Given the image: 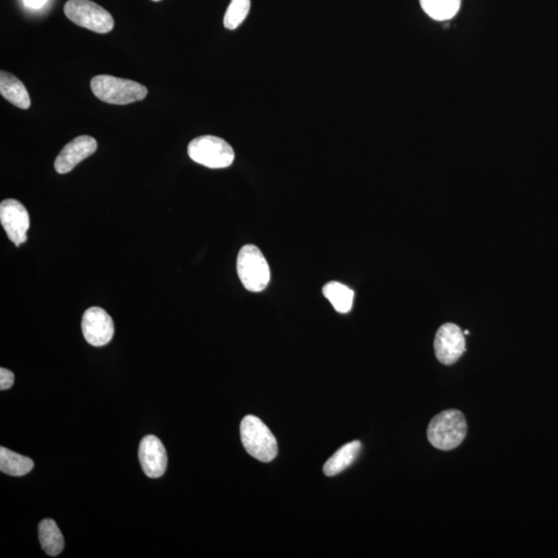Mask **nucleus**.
I'll return each mask as SVG.
<instances>
[{
	"instance_id": "nucleus-1",
	"label": "nucleus",
	"mask_w": 558,
	"mask_h": 558,
	"mask_svg": "<svg viewBox=\"0 0 558 558\" xmlns=\"http://www.w3.org/2000/svg\"><path fill=\"white\" fill-rule=\"evenodd\" d=\"M468 425L465 416L458 410H448L434 417L427 430L430 443L439 450L450 451L466 439Z\"/></svg>"
},
{
	"instance_id": "nucleus-2",
	"label": "nucleus",
	"mask_w": 558,
	"mask_h": 558,
	"mask_svg": "<svg viewBox=\"0 0 558 558\" xmlns=\"http://www.w3.org/2000/svg\"><path fill=\"white\" fill-rule=\"evenodd\" d=\"M91 90L99 99L112 105H128L147 97L144 85L132 80L100 75L91 79Z\"/></svg>"
},
{
	"instance_id": "nucleus-3",
	"label": "nucleus",
	"mask_w": 558,
	"mask_h": 558,
	"mask_svg": "<svg viewBox=\"0 0 558 558\" xmlns=\"http://www.w3.org/2000/svg\"><path fill=\"white\" fill-rule=\"evenodd\" d=\"M241 434L245 450L253 459L270 462L277 458L279 453L277 439L262 420L255 416H246L241 425Z\"/></svg>"
},
{
	"instance_id": "nucleus-4",
	"label": "nucleus",
	"mask_w": 558,
	"mask_h": 558,
	"mask_svg": "<svg viewBox=\"0 0 558 558\" xmlns=\"http://www.w3.org/2000/svg\"><path fill=\"white\" fill-rule=\"evenodd\" d=\"M237 272L243 287L252 293L264 291L270 281V265L256 245H244L239 251Z\"/></svg>"
},
{
	"instance_id": "nucleus-5",
	"label": "nucleus",
	"mask_w": 558,
	"mask_h": 558,
	"mask_svg": "<svg viewBox=\"0 0 558 558\" xmlns=\"http://www.w3.org/2000/svg\"><path fill=\"white\" fill-rule=\"evenodd\" d=\"M194 163L210 169H224L233 164L235 152L231 145L215 136L195 137L187 147Z\"/></svg>"
},
{
	"instance_id": "nucleus-6",
	"label": "nucleus",
	"mask_w": 558,
	"mask_h": 558,
	"mask_svg": "<svg viewBox=\"0 0 558 558\" xmlns=\"http://www.w3.org/2000/svg\"><path fill=\"white\" fill-rule=\"evenodd\" d=\"M64 14L72 24L94 33H108L114 28L111 14L90 0H69Z\"/></svg>"
},
{
	"instance_id": "nucleus-7",
	"label": "nucleus",
	"mask_w": 558,
	"mask_h": 558,
	"mask_svg": "<svg viewBox=\"0 0 558 558\" xmlns=\"http://www.w3.org/2000/svg\"><path fill=\"white\" fill-rule=\"evenodd\" d=\"M0 222L7 237L16 246L27 241L31 219L26 208L17 200L7 199L0 204Z\"/></svg>"
},
{
	"instance_id": "nucleus-8",
	"label": "nucleus",
	"mask_w": 558,
	"mask_h": 558,
	"mask_svg": "<svg viewBox=\"0 0 558 558\" xmlns=\"http://www.w3.org/2000/svg\"><path fill=\"white\" fill-rule=\"evenodd\" d=\"M434 351L440 364H454L466 352L465 333L452 323L441 326L434 339Z\"/></svg>"
},
{
	"instance_id": "nucleus-9",
	"label": "nucleus",
	"mask_w": 558,
	"mask_h": 558,
	"mask_svg": "<svg viewBox=\"0 0 558 558\" xmlns=\"http://www.w3.org/2000/svg\"><path fill=\"white\" fill-rule=\"evenodd\" d=\"M81 327L86 342L93 346H104L114 336L112 317L100 307H90L85 311Z\"/></svg>"
},
{
	"instance_id": "nucleus-10",
	"label": "nucleus",
	"mask_w": 558,
	"mask_h": 558,
	"mask_svg": "<svg viewBox=\"0 0 558 558\" xmlns=\"http://www.w3.org/2000/svg\"><path fill=\"white\" fill-rule=\"evenodd\" d=\"M98 149V142L90 136H79L65 145L55 159L54 168L57 173L67 174L85 158L92 156Z\"/></svg>"
},
{
	"instance_id": "nucleus-11",
	"label": "nucleus",
	"mask_w": 558,
	"mask_h": 558,
	"mask_svg": "<svg viewBox=\"0 0 558 558\" xmlns=\"http://www.w3.org/2000/svg\"><path fill=\"white\" fill-rule=\"evenodd\" d=\"M139 460L145 475L152 479L162 477L168 466V455L162 441L155 436L145 437L139 447Z\"/></svg>"
},
{
	"instance_id": "nucleus-12",
	"label": "nucleus",
	"mask_w": 558,
	"mask_h": 558,
	"mask_svg": "<svg viewBox=\"0 0 558 558\" xmlns=\"http://www.w3.org/2000/svg\"><path fill=\"white\" fill-rule=\"evenodd\" d=\"M0 93L14 106L24 109V110L31 108L32 100L24 84L18 78L5 71L0 72Z\"/></svg>"
},
{
	"instance_id": "nucleus-13",
	"label": "nucleus",
	"mask_w": 558,
	"mask_h": 558,
	"mask_svg": "<svg viewBox=\"0 0 558 558\" xmlns=\"http://www.w3.org/2000/svg\"><path fill=\"white\" fill-rule=\"evenodd\" d=\"M362 445L359 440H354L339 449L332 458L325 463L324 474L328 477L336 476L356 460L361 451Z\"/></svg>"
},
{
	"instance_id": "nucleus-14",
	"label": "nucleus",
	"mask_w": 558,
	"mask_h": 558,
	"mask_svg": "<svg viewBox=\"0 0 558 558\" xmlns=\"http://www.w3.org/2000/svg\"><path fill=\"white\" fill-rule=\"evenodd\" d=\"M39 537L43 552L49 556H57L64 548L63 535L52 519L43 520L39 525Z\"/></svg>"
},
{
	"instance_id": "nucleus-15",
	"label": "nucleus",
	"mask_w": 558,
	"mask_h": 558,
	"mask_svg": "<svg viewBox=\"0 0 558 558\" xmlns=\"http://www.w3.org/2000/svg\"><path fill=\"white\" fill-rule=\"evenodd\" d=\"M34 463L24 455L14 453L5 447L0 448V470L14 477L25 476L31 473Z\"/></svg>"
},
{
	"instance_id": "nucleus-16",
	"label": "nucleus",
	"mask_w": 558,
	"mask_h": 558,
	"mask_svg": "<svg viewBox=\"0 0 558 558\" xmlns=\"http://www.w3.org/2000/svg\"><path fill=\"white\" fill-rule=\"evenodd\" d=\"M323 294L339 314L350 313L355 294L349 287L337 281H331L324 286Z\"/></svg>"
},
{
	"instance_id": "nucleus-17",
	"label": "nucleus",
	"mask_w": 558,
	"mask_h": 558,
	"mask_svg": "<svg viewBox=\"0 0 558 558\" xmlns=\"http://www.w3.org/2000/svg\"><path fill=\"white\" fill-rule=\"evenodd\" d=\"M420 5L431 19L448 21L459 12L461 0H420Z\"/></svg>"
},
{
	"instance_id": "nucleus-18",
	"label": "nucleus",
	"mask_w": 558,
	"mask_h": 558,
	"mask_svg": "<svg viewBox=\"0 0 558 558\" xmlns=\"http://www.w3.org/2000/svg\"><path fill=\"white\" fill-rule=\"evenodd\" d=\"M251 10V0H231L230 5L224 14V27L234 31L243 24Z\"/></svg>"
},
{
	"instance_id": "nucleus-19",
	"label": "nucleus",
	"mask_w": 558,
	"mask_h": 558,
	"mask_svg": "<svg viewBox=\"0 0 558 558\" xmlns=\"http://www.w3.org/2000/svg\"><path fill=\"white\" fill-rule=\"evenodd\" d=\"M14 375L9 369H0V390L10 389L14 385Z\"/></svg>"
},
{
	"instance_id": "nucleus-20",
	"label": "nucleus",
	"mask_w": 558,
	"mask_h": 558,
	"mask_svg": "<svg viewBox=\"0 0 558 558\" xmlns=\"http://www.w3.org/2000/svg\"><path fill=\"white\" fill-rule=\"evenodd\" d=\"M46 3L47 0H24V4L32 9H40Z\"/></svg>"
},
{
	"instance_id": "nucleus-21",
	"label": "nucleus",
	"mask_w": 558,
	"mask_h": 558,
	"mask_svg": "<svg viewBox=\"0 0 558 558\" xmlns=\"http://www.w3.org/2000/svg\"><path fill=\"white\" fill-rule=\"evenodd\" d=\"M152 2L158 3V2H162V0H152Z\"/></svg>"
}]
</instances>
